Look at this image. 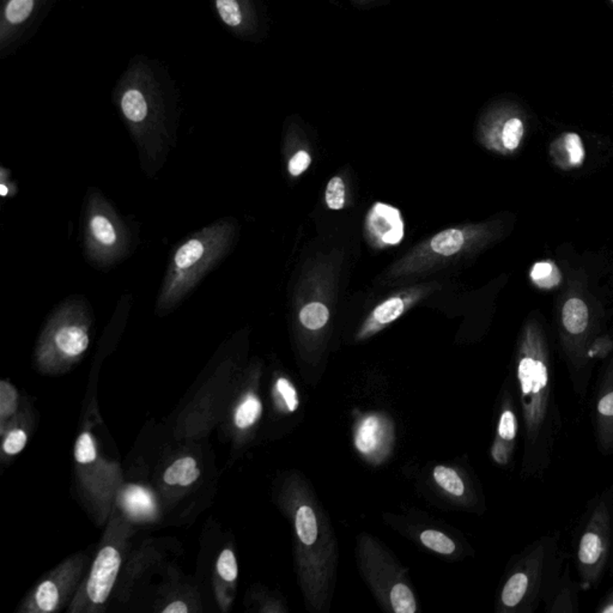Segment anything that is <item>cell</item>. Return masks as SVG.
Listing matches in <instances>:
<instances>
[{
	"mask_svg": "<svg viewBox=\"0 0 613 613\" xmlns=\"http://www.w3.org/2000/svg\"><path fill=\"white\" fill-rule=\"evenodd\" d=\"M236 228L234 219L221 218L175 247L156 301V315L166 317L174 312L201 280L219 266L234 246Z\"/></svg>",
	"mask_w": 613,
	"mask_h": 613,
	"instance_id": "1",
	"label": "cell"
},
{
	"mask_svg": "<svg viewBox=\"0 0 613 613\" xmlns=\"http://www.w3.org/2000/svg\"><path fill=\"white\" fill-rule=\"evenodd\" d=\"M117 107L137 145L143 171L157 174L176 140L175 105L139 83H127L119 90Z\"/></svg>",
	"mask_w": 613,
	"mask_h": 613,
	"instance_id": "2",
	"label": "cell"
},
{
	"mask_svg": "<svg viewBox=\"0 0 613 613\" xmlns=\"http://www.w3.org/2000/svg\"><path fill=\"white\" fill-rule=\"evenodd\" d=\"M82 230L85 258L100 270L122 263L136 247L134 231L97 188L85 196Z\"/></svg>",
	"mask_w": 613,
	"mask_h": 613,
	"instance_id": "3",
	"label": "cell"
},
{
	"mask_svg": "<svg viewBox=\"0 0 613 613\" xmlns=\"http://www.w3.org/2000/svg\"><path fill=\"white\" fill-rule=\"evenodd\" d=\"M94 313L88 300L71 296L57 305L42 331L38 356L46 366L68 363L88 350Z\"/></svg>",
	"mask_w": 613,
	"mask_h": 613,
	"instance_id": "4",
	"label": "cell"
},
{
	"mask_svg": "<svg viewBox=\"0 0 613 613\" xmlns=\"http://www.w3.org/2000/svg\"><path fill=\"white\" fill-rule=\"evenodd\" d=\"M122 565V555L113 547H106L99 552L87 584V594L92 604H103L113 589Z\"/></svg>",
	"mask_w": 613,
	"mask_h": 613,
	"instance_id": "5",
	"label": "cell"
},
{
	"mask_svg": "<svg viewBox=\"0 0 613 613\" xmlns=\"http://www.w3.org/2000/svg\"><path fill=\"white\" fill-rule=\"evenodd\" d=\"M368 222L371 233L384 245H396L404 238V223L401 212L391 205L376 204L371 210Z\"/></svg>",
	"mask_w": 613,
	"mask_h": 613,
	"instance_id": "6",
	"label": "cell"
},
{
	"mask_svg": "<svg viewBox=\"0 0 613 613\" xmlns=\"http://www.w3.org/2000/svg\"><path fill=\"white\" fill-rule=\"evenodd\" d=\"M40 0H6L3 8V28L18 29L38 13Z\"/></svg>",
	"mask_w": 613,
	"mask_h": 613,
	"instance_id": "7",
	"label": "cell"
},
{
	"mask_svg": "<svg viewBox=\"0 0 613 613\" xmlns=\"http://www.w3.org/2000/svg\"><path fill=\"white\" fill-rule=\"evenodd\" d=\"M122 505L129 515L138 519L152 517L156 509L152 495L140 486H129L126 489L122 492Z\"/></svg>",
	"mask_w": 613,
	"mask_h": 613,
	"instance_id": "8",
	"label": "cell"
},
{
	"mask_svg": "<svg viewBox=\"0 0 613 613\" xmlns=\"http://www.w3.org/2000/svg\"><path fill=\"white\" fill-rule=\"evenodd\" d=\"M519 379L525 394L538 393L547 387V369L542 362L526 357L519 364Z\"/></svg>",
	"mask_w": 613,
	"mask_h": 613,
	"instance_id": "9",
	"label": "cell"
},
{
	"mask_svg": "<svg viewBox=\"0 0 613 613\" xmlns=\"http://www.w3.org/2000/svg\"><path fill=\"white\" fill-rule=\"evenodd\" d=\"M201 477V470L192 456H185L176 460L163 475V480L168 485L189 486Z\"/></svg>",
	"mask_w": 613,
	"mask_h": 613,
	"instance_id": "10",
	"label": "cell"
},
{
	"mask_svg": "<svg viewBox=\"0 0 613 613\" xmlns=\"http://www.w3.org/2000/svg\"><path fill=\"white\" fill-rule=\"evenodd\" d=\"M562 319L569 333H582L589 325V308L580 298H570L564 305Z\"/></svg>",
	"mask_w": 613,
	"mask_h": 613,
	"instance_id": "11",
	"label": "cell"
},
{
	"mask_svg": "<svg viewBox=\"0 0 613 613\" xmlns=\"http://www.w3.org/2000/svg\"><path fill=\"white\" fill-rule=\"evenodd\" d=\"M296 531L301 542L305 545H313L317 539V517L313 509L303 505L296 514Z\"/></svg>",
	"mask_w": 613,
	"mask_h": 613,
	"instance_id": "12",
	"label": "cell"
},
{
	"mask_svg": "<svg viewBox=\"0 0 613 613\" xmlns=\"http://www.w3.org/2000/svg\"><path fill=\"white\" fill-rule=\"evenodd\" d=\"M463 241V234L460 230H445L431 240V248L438 254H455L461 250Z\"/></svg>",
	"mask_w": 613,
	"mask_h": 613,
	"instance_id": "13",
	"label": "cell"
},
{
	"mask_svg": "<svg viewBox=\"0 0 613 613\" xmlns=\"http://www.w3.org/2000/svg\"><path fill=\"white\" fill-rule=\"evenodd\" d=\"M261 414V403L257 396L250 394L238 406L235 412V424L240 429H247L253 426Z\"/></svg>",
	"mask_w": 613,
	"mask_h": 613,
	"instance_id": "14",
	"label": "cell"
},
{
	"mask_svg": "<svg viewBox=\"0 0 613 613\" xmlns=\"http://www.w3.org/2000/svg\"><path fill=\"white\" fill-rule=\"evenodd\" d=\"M215 8L221 21L231 29H238L243 22L240 0H215Z\"/></svg>",
	"mask_w": 613,
	"mask_h": 613,
	"instance_id": "15",
	"label": "cell"
},
{
	"mask_svg": "<svg viewBox=\"0 0 613 613\" xmlns=\"http://www.w3.org/2000/svg\"><path fill=\"white\" fill-rule=\"evenodd\" d=\"M60 592L53 581H45L35 593V605L40 612H53L58 609Z\"/></svg>",
	"mask_w": 613,
	"mask_h": 613,
	"instance_id": "16",
	"label": "cell"
},
{
	"mask_svg": "<svg viewBox=\"0 0 613 613\" xmlns=\"http://www.w3.org/2000/svg\"><path fill=\"white\" fill-rule=\"evenodd\" d=\"M380 421L376 417H369L361 426L356 438V446L359 451L369 453L375 448L379 441Z\"/></svg>",
	"mask_w": 613,
	"mask_h": 613,
	"instance_id": "17",
	"label": "cell"
},
{
	"mask_svg": "<svg viewBox=\"0 0 613 613\" xmlns=\"http://www.w3.org/2000/svg\"><path fill=\"white\" fill-rule=\"evenodd\" d=\"M527 586H528V579L525 574L519 572V574L512 576L508 582L505 584V589L502 593L503 604L509 607L517 605L525 596Z\"/></svg>",
	"mask_w": 613,
	"mask_h": 613,
	"instance_id": "18",
	"label": "cell"
},
{
	"mask_svg": "<svg viewBox=\"0 0 613 613\" xmlns=\"http://www.w3.org/2000/svg\"><path fill=\"white\" fill-rule=\"evenodd\" d=\"M330 317L329 309L322 303H309L302 309L300 317L302 324L309 330H319L325 325Z\"/></svg>",
	"mask_w": 613,
	"mask_h": 613,
	"instance_id": "19",
	"label": "cell"
},
{
	"mask_svg": "<svg viewBox=\"0 0 613 613\" xmlns=\"http://www.w3.org/2000/svg\"><path fill=\"white\" fill-rule=\"evenodd\" d=\"M391 603L396 613H413L417 609L411 589L403 584H396L393 587Z\"/></svg>",
	"mask_w": 613,
	"mask_h": 613,
	"instance_id": "20",
	"label": "cell"
},
{
	"mask_svg": "<svg viewBox=\"0 0 613 613\" xmlns=\"http://www.w3.org/2000/svg\"><path fill=\"white\" fill-rule=\"evenodd\" d=\"M603 552V542L597 534H584L581 540L579 558L584 564H594L600 558Z\"/></svg>",
	"mask_w": 613,
	"mask_h": 613,
	"instance_id": "21",
	"label": "cell"
},
{
	"mask_svg": "<svg viewBox=\"0 0 613 613\" xmlns=\"http://www.w3.org/2000/svg\"><path fill=\"white\" fill-rule=\"evenodd\" d=\"M435 479L440 486L451 492L455 496H461L463 493V484L456 472L445 466H438L434 471Z\"/></svg>",
	"mask_w": 613,
	"mask_h": 613,
	"instance_id": "22",
	"label": "cell"
},
{
	"mask_svg": "<svg viewBox=\"0 0 613 613\" xmlns=\"http://www.w3.org/2000/svg\"><path fill=\"white\" fill-rule=\"evenodd\" d=\"M421 540L426 547L443 555H451L455 550V544L447 535L438 531H426L421 534Z\"/></svg>",
	"mask_w": 613,
	"mask_h": 613,
	"instance_id": "23",
	"label": "cell"
},
{
	"mask_svg": "<svg viewBox=\"0 0 613 613\" xmlns=\"http://www.w3.org/2000/svg\"><path fill=\"white\" fill-rule=\"evenodd\" d=\"M75 461L80 465H88L96 460L97 451L94 438L87 431L80 435L75 442Z\"/></svg>",
	"mask_w": 613,
	"mask_h": 613,
	"instance_id": "24",
	"label": "cell"
},
{
	"mask_svg": "<svg viewBox=\"0 0 613 613\" xmlns=\"http://www.w3.org/2000/svg\"><path fill=\"white\" fill-rule=\"evenodd\" d=\"M524 124L519 117H512L505 122L502 129V142L505 149L515 150L520 145L522 136H524Z\"/></svg>",
	"mask_w": 613,
	"mask_h": 613,
	"instance_id": "25",
	"label": "cell"
},
{
	"mask_svg": "<svg viewBox=\"0 0 613 613\" xmlns=\"http://www.w3.org/2000/svg\"><path fill=\"white\" fill-rule=\"evenodd\" d=\"M404 312V302L401 298L393 297L389 300L384 301L382 305H380L377 308L374 310V317L376 322L380 324H388L392 322L401 317V313Z\"/></svg>",
	"mask_w": 613,
	"mask_h": 613,
	"instance_id": "26",
	"label": "cell"
},
{
	"mask_svg": "<svg viewBox=\"0 0 613 613\" xmlns=\"http://www.w3.org/2000/svg\"><path fill=\"white\" fill-rule=\"evenodd\" d=\"M531 277L535 283L540 287H544V288H551L556 284H558L559 280L557 268L552 266L550 263H545V261L534 265L532 272H531Z\"/></svg>",
	"mask_w": 613,
	"mask_h": 613,
	"instance_id": "27",
	"label": "cell"
},
{
	"mask_svg": "<svg viewBox=\"0 0 613 613\" xmlns=\"http://www.w3.org/2000/svg\"><path fill=\"white\" fill-rule=\"evenodd\" d=\"M217 572L226 582L236 580L238 575V562L234 552L230 549L222 551L221 555L218 556Z\"/></svg>",
	"mask_w": 613,
	"mask_h": 613,
	"instance_id": "28",
	"label": "cell"
},
{
	"mask_svg": "<svg viewBox=\"0 0 613 613\" xmlns=\"http://www.w3.org/2000/svg\"><path fill=\"white\" fill-rule=\"evenodd\" d=\"M16 388L6 381L0 382V414L1 419L11 416L17 408Z\"/></svg>",
	"mask_w": 613,
	"mask_h": 613,
	"instance_id": "29",
	"label": "cell"
},
{
	"mask_svg": "<svg viewBox=\"0 0 613 613\" xmlns=\"http://www.w3.org/2000/svg\"><path fill=\"white\" fill-rule=\"evenodd\" d=\"M326 203L332 210H340L345 203V186L340 178H333L327 185Z\"/></svg>",
	"mask_w": 613,
	"mask_h": 613,
	"instance_id": "30",
	"label": "cell"
},
{
	"mask_svg": "<svg viewBox=\"0 0 613 613\" xmlns=\"http://www.w3.org/2000/svg\"><path fill=\"white\" fill-rule=\"evenodd\" d=\"M28 436L24 430L16 429L8 433L3 443V449L8 455H16L24 449Z\"/></svg>",
	"mask_w": 613,
	"mask_h": 613,
	"instance_id": "31",
	"label": "cell"
},
{
	"mask_svg": "<svg viewBox=\"0 0 613 613\" xmlns=\"http://www.w3.org/2000/svg\"><path fill=\"white\" fill-rule=\"evenodd\" d=\"M564 144L567 147L569 159L572 164H580L584 161V150L579 134H568L564 138Z\"/></svg>",
	"mask_w": 613,
	"mask_h": 613,
	"instance_id": "32",
	"label": "cell"
},
{
	"mask_svg": "<svg viewBox=\"0 0 613 613\" xmlns=\"http://www.w3.org/2000/svg\"><path fill=\"white\" fill-rule=\"evenodd\" d=\"M277 389L283 396L285 404L290 411H295L298 408V399H297L296 391L292 387L291 384L287 379H280L277 381Z\"/></svg>",
	"mask_w": 613,
	"mask_h": 613,
	"instance_id": "33",
	"label": "cell"
},
{
	"mask_svg": "<svg viewBox=\"0 0 613 613\" xmlns=\"http://www.w3.org/2000/svg\"><path fill=\"white\" fill-rule=\"evenodd\" d=\"M498 433L500 438L503 440H513L517 435V421L513 412L505 411L502 414L500 421V426H498Z\"/></svg>",
	"mask_w": 613,
	"mask_h": 613,
	"instance_id": "34",
	"label": "cell"
},
{
	"mask_svg": "<svg viewBox=\"0 0 613 613\" xmlns=\"http://www.w3.org/2000/svg\"><path fill=\"white\" fill-rule=\"evenodd\" d=\"M310 162H312V159H310L308 152L298 151L289 161V171L292 176L301 175L303 171H307Z\"/></svg>",
	"mask_w": 613,
	"mask_h": 613,
	"instance_id": "35",
	"label": "cell"
},
{
	"mask_svg": "<svg viewBox=\"0 0 613 613\" xmlns=\"http://www.w3.org/2000/svg\"><path fill=\"white\" fill-rule=\"evenodd\" d=\"M17 185L11 179V171L6 168L0 169V196L1 198H13L16 194Z\"/></svg>",
	"mask_w": 613,
	"mask_h": 613,
	"instance_id": "36",
	"label": "cell"
},
{
	"mask_svg": "<svg viewBox=\"0 0 613 613\" xmlns=\"http://www.w3.org/2000/svg\"><path fill=\"white\" fill-rule=\"evenodd\" d=\"M598 410L604 416H613V392L604 396L598 405Z\"/></svg>",
	"mask_w": 613,
	"mask_h": 613,
	"instance_id": "37",
	"label": "cell"
},
{
	"mask_svg": "<svg viewBox=\"0 0 613 613\" xmlns=\"http://www.w3.org/2000/svg\"><path fill=\"white\" fill-rule=\"evenodd\" d=\"M164 613H187L188 607L184 601H174L163 610Z\"/></svg>",
	"mask_w": 613,
	"mask_h": 613,
	"instance_id": "38",
	"label": "cell"
},
{
	"mask_svg": "<svg viewBox=\"0 0 613 613\" xmlns=\"http://www.w3.org/2000/svg\"><path fill=\"white\" fill-rule=\"evenodd\" d=\"M492 455H493V458L496 459L497 463H507V453H505V448L502 446V445H500V443H496L495 447H493Z\"/></svg>",
	"mask_w": 613,
	"mask_h": 613,
	"instance_id": "39",
	"label": "cell"
},
{
	"mask_svg": "<svg viewBox=\"0 0 613 613\" xmlns=\"http://www.w3.org/2000/svg\"><path fill=\"white\" fill-rule=\"evenodd\" d=\"M604 612H605V613L613 612V606H610V607H607V609L604 610Z\"/></svg>",
	"mask_w": 613,
	"mask_h": 613,
	"instance_id": "40",
	"label": "cell"
},
{
	"mask_svg": "<svg viewBox=\"0 0 613 613\" xmlns=\"http://www.w3.org/2000/svg\"><path fill=\"white\" fill-rule=\"evenodd\" d=\"M611 1H612V3H613V0H611Z\"/></svg>",
	"mask_w": 613,
	"mask_h": 613,
	"instance_id": "41",
	"label": "cell"
}]
</instances>
